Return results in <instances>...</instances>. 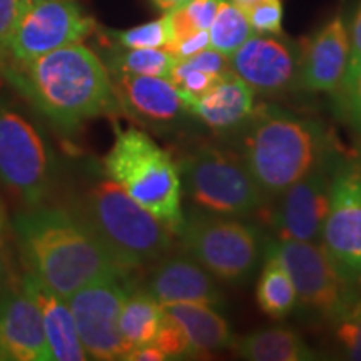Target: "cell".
<instances>
[{
    "mask_svg": "<svg viewBox=\"0 0 361 361\" xmlns=\"http://www.w3.org/2000/svg\"><path fill=\"white\" fill-rule=\"evenodd\" d=\"M12 87L57 129L71 133L90 119L121 112L111 72L82 42L0 69Z\"/></svg>",
    "mask_w": 361,
    "mask_h": 361,
    "instance_id": "1",
    "label": "cell"
},
{
    "mask_svg": "<svg viewBox=\"0 0 361 361\" xmlns=\"http://www.w3.org/2000/svg\"><path fill=\"white\" fill-rule=\"evenodd\" d=\"M25 271L67 300L104 278H130L74 211L34 206L13 219Z\"/></svg>",
    "mask_w": 361,
    "mask_h": 361,
    "instance_id": "2",
    "label": "cell"
},
{
    "mask_svg": "<svg viewBox=\"0 0 361 361\" xmlns=\"http://www.w3.org/2000/svg\"><path fill=\"white\" fill-rule=\"evenodd\" d=\"M239 130V157L268 197H278L336 149L319 121L269 104L256 106Z\"/></svg>",
    "mask_w": 361,
    "mask_h": 361,
    "instance_id": "3",
    "label": "cell"
},
{
    "mask_svg": "<svg viewBox=\"0 0 361 361\" xmlns=\"http://www.w3.org/2000/svg\"><path fill=\"white\" fill-rule=\"evenodd\" d=\"M74 213L129 273L164 258L173 247L174 233L112 179L94 184Z\"/></svg>",
    "mask_w": 361,
    "mask_h": 361,
    "instance_id": "4",
    "label": "cell"
},
{
    "mask_svg": "<svg viewBox=\"0 0 361 361\" xmlns=\"http://www.w3.org/2000/svg\"><path fill=\"white\" fill-rule=\"evenodd\" d=\"M114 133V144L104 157L106 174L178 234L184 223L178 162L141 129L116 126Z\"/></svg>",
    "mask_w": 361,
    "mask_h": 361,
    "instance_id": "5",
    "label": "cell"
},
{
    "mask_svg": "<svg viewBox=\"0 0 361 361\" xmlns=\"http://www.w3.org/2000/svg\"><path fill=\"white\" fill-rule=\"evenodd\" d=\"M178 236L184 252L221 283H247L263 261V233L239 218L194 211L184 214Z\"/></svg>",
    "mask_w": 361,
    "mask_h": 361,
    "instance_id": "6",
    "label": "cell"
},
{
    "mask_svg": "<svg viewBox=\"0 0 361 361\" xmlns=\"http://www.w3.org/2000/svg\"><path fill=\"white\" fill-rule=\"evenodd\" d=\"M183 194L197 209L247 218L268 206L266 196L241 157L214 146H201L179 162Z\"/></svg>",
    "mask_w": 361,
    "mask_h": 361,
    "instance_id": "7",
    "label": "cell"
},
{
    "mask_svg": "<svg viewBox=\"0 0 361 361\" xmlns=\"http://www.w3.org/2000/svg\"><path fill=\"white\" fill-rule=\"evenodd\" d=\"M319 246L350 286H361V161L341 156Z\"/></svg>",
    "mask_w": 361,
    "mask_h": 361,
    "instance_id": "8",
    "label": "cell"
},
{
    "mask_svg": "<svg viewBox=\"0 0 361 361\" xmlns=\"http://www.w3.org/2000/svg\"><path fill=\"white\" fill-rule=\"evenodd\" d=\"M0 183L25 204L39 206L52 184V164L42 135L24 116L0 104Z\"/></svg>",
    "mask_w": 361,
    "mask_h": 361,
    "instance_id": "9",
    "label": "cell"
},
{
    "mask_svg": "<svg viewBox=\"0 0 361 361\" xmlns=\"http://www.w3.org/2000/svg\"><path fill=\"white\" fill-rule=\"evenodd\" d=\"M296 288L298 305L318 318L333 322L348 303L356 286L340 276L319 243L268 239Z\"/></svg>",
    "mask_w": 361,
    "mask_h": 361,
    "instance_id": "10",
    "label": "cell"
},
{
    "mask_svg": "<svg viewBox=\"0 0 361 361\" xmlns=\"http://www.w3.org/2000/svg\"><path fill=\"white\" fill-rule=\"evenodd\" d=\"M130 290L129 278H104L67 298L87 358L123 360L128 348L121 336L119 314Z\"/></svg>",
    "mask_w": 361,
    "mask_h": 361,
    "instance_id": "11",
    "label": "cell"
},
{
    "mask_svg": "<svg viewBox=\"0 0 361 361\" xmlns=\"http://www.w3.org/2000/svg\"><path fill=\"white\" fill-rule=\"evenodd\" d=\"M340 159V151L333 149L310 173L279 194L274 209L264 207L261 211V218L268 221L278 239L319 243L331 197L333 174Z\"/></svg>",
    "mask_w": 361,
    "mask_h": 361,
    "instance_id": "12",
    "label": "cell"
},
{
    "mask_svg": "<svg viewBox=\"0 0 361 361\" xmlns=\"http://www.w3.org/2000/svg\"><path fill=\"white\" fill-rule=\"evenodd\" d=\"M96 22L74 0H42L20 8L8 45V62L24 64L44 54L82 42Z\"/></svg>",
    "mask_w": 361,
    "mask_h": 361,
    "instance_id": "13",
    "label": "cell"
},
{
    "mask_svg": "<svg viewBox=\"0 0 361 361\" xmlns=\"http://www.w3.org/2000/svg\"><path fill=\"white\" fill-rule=\"evenodd\" d=\"M0 355L13 361H51L39 303L22 278L0 290Z\"/></svg>",
    "mask_w": 361,
    "mask_h": 361,
    "instance_id": "14",
    "label": "cell"
},
{
    "mask_svg": "<svg viewBox=\"0 0 361 361\" xmlns=\"http://www.w3.org/2000/svg\"><path fill=\"white\" fill-rule=\"evenodd\" d=\"M229 66L255 92L271 96L298 84L300 54L274 35L255 34L229 56Z\"/></svg>",
    "mask_w": 361,
    "mask_h": 361,
    "instance_id": "15",
    "label": "cell"
},
{
    "mask_svg": "<svg viewBox=\"0 0 361 361\" xmlns=\"http://www.w3.org/2000/svg\"><path fill=\"white\" fill-rule=\"evenodd\" d=\"M161 305L204 303L214 308L226 305L224 293L202 266L189 255L161 258L142 288Z\"/></svg>",
    "mask_w": 361,
    "mask_h": 361,
    "instance_id": "16",
    "label": "cell"
},
{
    "mask_svg": "<svg viewBox=\"0 0 361 361\" xmlns=\"http://www.w3.org/2000/svg\"><path fill=\"white\" fill-rule=\"evenodd\" d=\"M121 112L149 126H169L188 114L179 89L166 78L111 74Z\"/></svg>",
    "mask_w": 361,
    "mask_h": 361,
    "instance_id": "17",
    "label": "cell"
},
{
    "mask_svg": "<svg viewBox=\"0 0 361 361\" xmlns=\"http://www.w3.org/2000/svg\"><path fill=\"white\" fill-rule=\"evenodd\" d=\"M350 61V34L340 16L308 40L300 52L298 85L310 92H329L338 87Z\"/></svg>",
    "mask_w": 361,
    "mask_h": 361,
    "instance_id": "18",
    "label": "cell"
},
{
    "mask_svg": "<svg viewBox=\"0 0 361 361\" xmlns=\"http://www.w3.org/2000/svg\"><path fill=\"white\" fill-rule=\"evenodd\" d=\"M180 96L184 99L188 114L197 117L216 133L241 129L256 107L255 90L233 72L201 96Z\"/></svg>",
    "mask_w": 361,
    "mask_h": 361,
    "instance_id": "19",
    "label": "cell"
},
{
    "mask_svg": "<svg viewBox=\"0 0 361 361\" xmlns=\"http://www.w3.org/2000/svg\"><path fill=\"white\" fill-rule=\"evenodd\" d=\"M22 281L35 300L42 313L45 340H47L51 361H84L89 360L82 343H80L74 316L71 313L67 300L45 288L32 274L25 271Z\"/></svg>",
    "mask_w": 361,
    "mask_h": 361,
    "instance_id": "20",
    "label": "cell"
},
{
    "mask_svg": "<svg viewBox=\"0 0 361 361\" xmlns=\"http://www.w3.org/2000/svg\"><path fill=\"white\" fill-rule=\"evenodd\" d=\"M162 310L174 318L191 341L192 355H207L231 348L236 338L218 308L204 303H169Z\"/></svg>",
    "mask_w": 361,
    "mask_h": 361,
    "instance_id": "21",
    "label": "cell"
},
{
    "mask_svg": "<svg viewBox=\"0 0 361 361\" xmlns=\"http://www.w3.org/2000/svg\"><path fill=\"white\" fill-rule=\"evenodd\" d=\"M233 350L243 360L251 361H310L314 351L290 328H266L238 338Z\"/></svg>",
    "mask_w": 361,
    "mask_h": 361,
    "instance_id": "22",
    "label": "cell"
},
{
    "mask_svg": "<svg viewBox=\"0 0 361 361\" xmlns=\"http://www.w3.org/2000/svg\"><path fill=\"white\" fill-rule=\"evenodd\" d=\"M256 301L261 311L274 319L286 318L298 306V295L293 279L276 252L271 250L268 239L264 246L263 268L256 286Z\"/></svg>",
    "mask_w": 361,
    "mask_h": 361,
    "instance_id": "23",
    "label": "cell"
},
{
    "mask_svg": "<svg viewBox=\"0 0 361 361\" xmlns=\"http://www.w3.org/2000/svg\"><path fill=\"white\" fill-rule=\"evenodd\" d=\"M162 318L164 310L159 301L146 290H130L119 314L121 336L128 351L154 341Z\"/></svg>",
    "mask_w": 361,
    "mask_h": 361,
    "instance_id": "24",
    "label": "cell"
},
{
    "mask_svg": "<svg viewBox=\"0 0 361 361\" xmlns=\"http://www.w3.org/2000/svg\"><path fill=\"white\" fill-rule=\"evenodd\" d=\"M176 57L166 49H124L117 47L107 59L111 74L156 75L169 79Z\"/></svg>",
    "mask_w": 361,
    "mask_h": 361,
    "instance_id": "25",
    "label": "cell"
},
{
    "mask_svg": "<svg viewBox=\"0 0 361 361\" xmlns=\"http://www.w3.org/2000/svg\"><path fill=\"white\" fill-rule=\"evenodd\" d=\"M207 34H209V47L229 57L255 35V30L241 8H238L229 0H223L213 24L207 29Z\"/></svg>",
    "mask_w": 361,
    "mask_h": 361,
    "instance_id": "26",
    "label": "cell"
},
{
    "mask_svg": "<svg viewBox=\"0 0 361 361\" xmlns=\"http://www.w3.org/2000/svg\"><path fill=\"white\" fill-rule=\"evenodd\" d=\"M331 104L338 119L361 135V62L346 67L341 82L331 92Z\"/></svg>",
    "mask_w": 361,
    "mask_h": 361,
    "instance_id": "27",
    "label": "cell"
},
{
    "mask_svg": "<svg viewBox=\"0 0 361 361\" xmlns=\"http://www.w3.org/2000/svg\"><path fill=\"white\" fill-rule=\"evenodd\" d=\"M107 35L117 47L124 49H166L169 44L168 17L156 19L147 24L130 27L126 30H109Z\"/></svg>",
    "mask_w": 361,
    "mask_h": 361,
    "instance_id": "28",
    "label": "cell"
},
{
    "mask_svg": "<svg viewBox=\"0 0 361 361\" xmlns=\"http://www.w3.org/2000/svg\"><path fill=\"white\" fill-rule=\"evenodd\" d=\"M336 340L350 360L361 361V293L356 290L348 303L331 322Z\"/></svg>",
    "mask_w": 361,
    "mask_h": 361,
    "instance_id": "29",
    "label": "cell"
},
{
    "mask_svg": "<svg viewBox=\"0 0 361 361\" xmlns=\"http://www.w3.org/2000/svg\"><path fill=\"white\" fill-rule=\"evenodd\" d=\"M154 345L166 355L168 360L176 358H186L192 356L191 341H189L188 333L184 328L176 322L174 318L164 311V318H162L161 326L157 329V335L154 338Z\"/></svg>",
    "mask_w": 361,
    "mask_h": 361,
    "instance_id": "30",
    "label": "cell"
},
{
    "mask_svg": "<svg viewBox=\"0 0 361 361\" xmlns=\"http://www.w3.org/2000/svg\"><path fill=\"white\" fill-rule=\"evenodd\" d=\"M247 20L255 34L281 35L283 34V4L281 0H263L246 12Z\"/></svg>",
    "mask_w": 361,
    "mask_h": 361,
    "instance_id": "31",
    "label": "cell"
},
{
    "mask_svg": "<svg viewBox=\"0 0 361 361\" xmlns=\"http://www.w3.org/2000/svg\"><path fill=\"white\" fill-rule=\"evenodd\" d=\"M20 16V0H0V69L8 61V45Z\"/></svg>",
    "mask_w": 361,
    "mask_h": 361,
    "instance_id": "32",
    "label": "cell"
},
{
    "mask_svg": "<svg viewBox=\"0 0 361 361\" xmlns=\"http://www.w3.org/2000/svg\"><path fill=\"white\" fill-rule=\"evenodd\" d=\"M223 0H189L183 12L194 30H207L213 24Z\"/></svg>",
    "mask_w": 361,
    "mask_h": 361,
    "instance_id": "33",
    "label": "cell"
},
{
    "mask_svg": "<svg viewBox=\"0 0 361 361\" xmlns=\"http://www.w3.org/2000/svg\"><path fill=\"white\" fill-rule=\"evenodd\" d=\"M194 69L206 72V74L213 75H226L231 72V66H229V57L224 56L214 49L207 47L204 51L194 54V56L183 59Z\"/></svg>",
    "mask_w": 361,
    "mask_h": 361,
    "instance_id": "34",
    "label": "cell"
},
{
    "mask_svg": "<svg viewBox=\"0 0 361 361\" xmlns=\"http://www.w3.org/2000/svg\"><path fill=\"white\" fill-rule=\"evenodd\" d=\"M11 279V250H8L7 214L0 201V290Z\"/></svg>",
    "mask_w": 361,
    "mask_h": 361,
    "instance_id": "35",
    "label": "cell"
},
{
    "mask_svg": "<svg viewBox=\"0 0 361 361\" xmlns=\"http://www.w3.org/2000/svg\"><path fill=\"white\" fill-rule=\"evenodd\" d=\"M207 47H209V34H207V30H197V32L188 35L186 39L173 45L169 52L176 59H188L194 56V54L204 51Z\"/></svg>",
    "mask_w": 361,
    "mask_h": 361,
    "instance_id": "36",
    "label": "cell"
},
{
    "mask_svg": "<svg viewBox=\"0 0 361 361\" xmlns=\"http://www.w3.org/2000/svg\"><path fill=\"white\" fill-rule=\"evenodd\" d=\"M126 361H162L168 360L166 355L157 348L154 343H149V345L135 346V348H130L128 353L123 356Z\"/></svg>",
    "mask_w": 361,
    "mask_h": 361,
    "instance_id": "37",
    "label": "cell"
},
{
    "mask_svg": "<svg viewBox=\"0 0 361 361\" xmlns=\"http://www.w3.org/2000/svg\"><path fill=\"white\" fill-rule=\"evenodd\" d=\"M360 62H361V7H360V11L356 12L353 25H351L348 67L360 64Z\"/></svg>",
    "mask_w": 361,
    "mask_h": 361,
    "instance_id": "38",
    "label": "cell"
},
{
    "mask_svg": "<svg viewBox=\"0 0 361 361\" xmlns=\"http://www.w3.org/2000/svg\"><path fill=\"white\" fill-rule=\"evenodd\" d=\"M151 2L154 4V7L159 8V11L169 12V11H174V8H178V7L186 6L189 0H151Z\"/></svg>",
    "mask_w": 361,
    "mask_h": 361,
    "instance_id": "39",
    "label": "cell"
},
{
    "mask_svg": "<svg viewBox=\"0 0 361 361\" xmlns=\"http://www.w3.org/2000/svg\"><path fill=\"white\" fill-rule=\"evenodd\" d=\"M229 2H233L234 6H236L238 8H241V11L246 13L247 11H251L255 6H258L259 2H263V0H229Z\"/></svg>",
    "mask_w": 361,
    "mask_h": 361,
    "instance_id": "40",
    "label": "cell"
},
{
    "mask_svg": "<svg viewBox=\"0 0 361 361\" xmlns=\"http://www.w3.org/2000/svg\"><path fill=\"white\" fill-rule=\"evenodd\" d=\"M42 2V0H20V8H24L27 6H32V4Z\"/></svg>",
    "mask_w": 361,
    "mask_h": 361,
    "instance_id": "41",
    "label": "cell"
},
{
    "mask_svg": "<svg viewBox=\"0 0 361 361\" xmlns=\"http://www.w3.org/2000/svg\"><path fill=\"white\" fill-rule=\"evenodd\" d=\"M0 360H2V355H0Z\"/></svg>",
    "mask_w": 361,
    "mask_h": 361,
    "instance_id": "42",
    "label": "cell"
}]
</instances>
